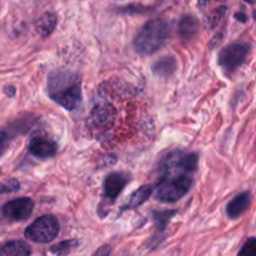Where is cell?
I'll list each match as a JSON object with an SVG mask.
<instances>
[{
	"label": "cell",
	"mask_w": 256,
	"mask_h": 256,
	"mask_svg": "<svg viewBox=\"0 0 256 256\" xmlns=\"http://www.w3.org/2000/svg\"><path fill=\"white\" fill-rule=\"evenodd\" d=\"M169 36V24L164 19H152L145 22L134 39L139 54L150 55L160 49Z\"/></svg>",
	"instance_id": "obj_2"
},
{
	"label": "cell",
	"mask_w": 256,
	"mask_h": 256,
	"mask_svg": "<svg viewBox=\"0 0 256 256\" xmlns=\"http://www.w3.org/2000/svg\"><path fill=\"white\" fill-rule=\"evenodd\" d=\"M206 2H208V0H200V5H204Z\"/></svg>",
	"instance_id": "obj_23"
},
{
	"label": "cell",
	"mask_w": 256,
	"mask_h": 256,
	"mask_svg": "<svg viewBox=\"0 0 256 256\" xmlns=\"http://www.w3.org/2000/svg\"><path fill=\"white\" fill-rule=\"evenodd\" d=\"M235 18H236L238 20H240V22H245L248 20L246 15L242 14V12H236V14H235Z\"/></svg>",
	"instance_id": "obj_21"
},
{
	"label": "cell",
	"mask_w": 256,
	"mask_h": 256,
	"mask_svg": "<svg viewBox=\"0 0 256 256\" xmlns=\"http://www.w3.org/2000/svg\"><path fill=\"white\" fill-rule=\"evenodd\" d=\"M248 4H252V5H256V0H245Z\"/></svg>",
	"instance_id": "obj_22"
},
{
	"label": "cell",
	"mask_w": 256,
	"mask_h": 256,
	"mask_svg": "<svg viewBox=\"0 0 256 256\" xmlns=\"http://www.w3.org/2000/svg\"><path fill=\"white\" fill-rule=\"evenodd\" d=\"M34 202L29 198H19L6 202L2 206V215L12 222H22L32 215Z\"/></svg>",
	"instance_id": "obj_6"
},
{
	"label": "cell",
	"mask_w": 256,
	"mask_h": 256,
	"mask_svg": "<svg viewBox=\"0 0 256 256\" xmlns=\"http://www.w3.org/2000/svg\"><path fill=\"white\" fill-rule=\"evenodd\" d=\"M55 25H56V16L52 12H46L38 20L36 30L42 36H49L55 29Z\"/></svg>",
	"instance_id": "obj_15"
},
{
	"label": "cell",
	"mask_w": 256,
	"mask_h": 256,
	"mask_svg": "<svg viewBox=\"0 0 256 256\" xmlns=\"http://www.w3.org/2000/svg\"><path fill=\"white\" fill-rule=\"evenodd\" d=\"M29 152L34 156L46 159V158L55 156L58 152L56 144L52 140L46 139V138L35 136L30 140L29 142Z\"/></svg>",
	"instance_id": "obj_7"
},
{
	"label": "cell",
	"mask_w": 256,
	"mask_h": 256,
	"mask_svg": "<svg viewBox=\"0 0 256 256\" xmlns=\"http://www.w3.org/2000/svg\"><path fill=\"white\" fill-rule=\"evenodd\" d=\"M176 70V59L172 55H165L152 65V72L158 76H170Z\"/></svg>",
	"instance_id": "obj_10"
},
{
	"label": "cell",
	"mask_w": 256,
	"mask_h": 256,
	"mask_svg": "<svg viewBox=\"0 0 256 256\" xmlns=\"http://www.w3.org/2000/svg\"><path fill=\"white\" fill-rule=\"evenodd\" d=\"M50 99L68 110H74L82 102V82L76 74L56 70L48 78Z\"/></svg>",
	"instance_id": "obj_1"
},
{
	"label": "cell",
	"mask_w": 256,
	"mask_h": 256,
	"mask_svg": "<svg viewBox=\"0 0 256 256\" xmlns=\"http://www.w3.org/2000/svg\"><path fill=\"white\" fill-rule=\"evenodd\" d=\"M128 179L120 172H112L104 182V194L109 200H115L126 185Z\"/></svg>",
	"instance_id": "obj_8"
},
{
	"label": "cell",
	"mask_w": 256,
	"mask_h": 256,
	"mask_svg": "<svg viewBox=\"0 0 256 256\" xmlns=\"http://www.w3.org/2000/svg\"><path fill=\"white\" fill-rule=\"evenodd\" d=\"M199 30V22L192 15H185L179 22V34L182 39L189 40L196 35Z\"/></svg>",
	"instance_id": "obj_11"
},
{
	"label": "cell",
	"mask_w": 256,
	"mask_h": 256,
	"mask_svg": "<svg viewBox=\"0 0 256 256\" xmlns=\"http://www.w3.org/2000/svg\"><path fill=\"white\" fill-rule=\"evenodd\" d=\"M14 126H10L9 129L0 130V156L6 152L10 142L14 138V135L16 134V132H14Z\"/></svg>",
	"instance_id": "obj_16"
},
{
	"label": "cell",
	"mask_w": 256,
	"mask_h": 256,
	"mask_svg": "<svg viewBox=\"0 0 256 256\" xmlns=\"http://www.w3.org/2000/svg\"><path fill=\"white\" fill-rule=\"evenodd\" d=\"M250 192H240L238 194L234 199H232L229 202L226 206V212L228 216L232 218V219H236L240 215L244 214V212H246V209L250 205Z\"/></svg>",
	"instance_id": "obj_9"
},
{
	"label": "cell",
	"mask_w": 256,
	"mask_h": 256,
	"mask_svg": "<svg viewBox=\"0 0 256 256\" xmlns=\"http://www.w3.org/2000/svg\"><path fill=\"white\" fill-rule=\"evenodd\" d=\"M20 189V184L16 179H9L0 182V194H8V192H14Z\"/></svg>",
	"instance_id": "obj_18"
},
{
	"label": "cell",
	"mask_w": 256,
	"mask_h": 256,
	"mask_svg": "<svg viewBox=\"0 0 256 256\" xmlns=\"http://www.w3.org/2000/svg\"><path fill=\"white\" fill-rule=\"evenodd\" d=\"M78 242L75 240H69V242H62L60 244L55 245L52 249V252H55V254H66L70 250L74 249L76 246Z\"/></svg>",
	"instance_id": "obj_19"
},
{
	"label": "cell",
	"mask_w": 256,
	"mask_h": 256,
	"mask_svg": "<svg viewBox=\"0 0 256 256\" xmlns=\"http://www.w3.org/2000/svg\"><path fill=\"white\" fill-rule=\"evenodd\" d=\"M175 214H176L175 210H166V212H152V216H154L155 222H156V226L162 230Z\"/></svg>",
	"instance_id": "obj_17"
},
{
	"label": "cell",
	"mask_w": 256,
	"mask_h": 256,
	"mask_svg": "<svg viewBox=\"0 0 256 256\" xmlns=\"http://www.w3.org/2000/svg\"><path fill=\"white\" fill-rule=\"evenodd\" d=\"M240 256H255L256 255V239L255 238H250L248 242H245L244 246L239 252Z\"/></svg>",
	"instance_id": "obj_20"
},
{
	"label": "cell",
	"mask_w": 256,
	"mask_h": 256,
	"mask_svg": "<svg viewBox=\"0 0 256 256\" xmlns=\"http://www.w3.org/2000/svg\"><path fill=\"white\" fill-rule=\"evenodd\" d=\"M192 179L190 174L184 172H166L162 174L156 190V199L162 202H174L182 199L190 190Z\"/></svg>",
	"instance_id": "obj_3"
},
{
	"label": "cell",
	"mask_w": 256,
	"mask_h": 256,
	"mask_svg": "<svg viewBox=\"0 0 256 256\" xmlns=\"http://www.w3.org/2000/svg\"><path fill=\"white\" fill-rule=\"evenodd\" d=\"M249 50L250 45L245 42H234L225 46L220 52L219 59H218V62L225 74L232 75V72H236L246 59Z\"/></svg>",
	"instance_id": "obj_5"
},
{
	"label": "cell",
	"mask_w": 256,
	"mask_h": 256,
	"mask_svg": "<svg viewBox=\"0 0 256 256\" xmlns=\"http://www.w3.org/2000/svg\"><path fill=\"white\" fill-rule=\"evenodd\" d=\"M32 254V250L24 242L14 240L0 246V256H28Z\"/></svg>",
	"instance_id": "obj_12"
},
{
	"label": "cell",
	"mask_w": 256,
	"mask_h": 256,
	"mask_svg": "<svg viewBox=\"0 0 256 256\" xmlns=\"http://www.w3.org/2000/svg\"><path fill=\"white\" fill-rule=\"evenodd\" d=\"M59 222L52 215H44L35 220L25 230V238L34 242L48 244L59 234Z\"/></svg>",
	"instance_id": "obj_4"
},
{
	"label": "cell",
	"mask_w": 256,
	"mask_h": 256,
	"mask_svg": "<svg viewBox=\"0 0 256 256\" xmlns=\"http://www.w3.org/2000/svg\"><path fill=\"white\" fill-rule=\"evenodd\" d=\"M115 110L110 105H100L92 112V122L96 125L108 124L114 118Z\"/></svg>",
	"instance_id": "obj_14"
},
{
	"label": "cell",
	"mask_w": 256,
	"mask_h": 256,
	"mask_svg": "<svg viewBox=\"0 0 256 256\" xmlns=\"http://www.w3.org/2000/svg\"><path fill=\"white\" fill-rule=\"evenodd\" d=\"M152 192V185H142L140 189H138L136 192H132V198L128 202V204L124 205L122 209L126 210V209H135V208L140 206L142 204H144L148 199L150 198Z\"/></svg>",
	"instance_id": "obj_13"
}]
</instances>
